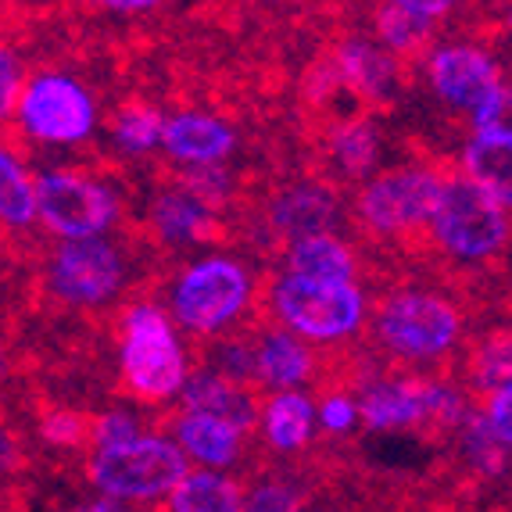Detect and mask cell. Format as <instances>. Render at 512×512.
<instances>
[{
    "mask_svg": "<svg viewBox=\"0 0 512 512\" xmlns=\"http://www.w3.org/2000/svg\"><path fill=\"white\" fill-rule=\"evenodd\" d=\"M387 4H398V8L412 11V15L430 18L434 26H441L444 18H452L462 8V0H387Z\"/></svg>",
    "mask_w": 512,
    "mask_h": 512,
    "instance_id": "cell-40",
    "label": "cell"
},
{
    "mask_svg": "<svg viewBox=\"0 0 512 512\" xmlns=\"http://www.w3.org/2000/svg\"><path fill=\"white\" fill-rule=\"evenodd\" d=\"M147 237L165 251H190L208 248L222 237V212L205 205L194 190H187L180 180L158 183L147 197L144 208Z\"/></svg>",
    "mask_w": 512,
    "mask_h": 512,
    "instance_id": "cell-12",
    "label": "cell"
},
{
    "mask_svg": "<svg viewBox=\"0 0 512 512\" xmlns=\"http://www.w3.org/2000/svg\"><path fill=\"white\" fill-rule=\"evenodd\" d=\"M11 126L40 151H83L101 129V104L90 83H83L76 72H26Z\"/></svg>",
    "mask_w": 512,
    "mask_h": 512,
    "instance_id": "cell-5",
    "label": "cell"
},
{
    "mask_svg": "<svg viewBox=\"0 0 512 512\" xmlns=\"http://www.w3.org/2000/svg\"><path fill=\"white\" fill-rule=\"evenodd\" d=\"M255 434L276 455H298L316 441V398L308 387H287V391H265L258 402Z\"/></svg>",
    "mask_w": 512,
    "mask_h": 512,
    "instance_id": "cell-19",
    "label": "cell"
},
{
    "mask_svg": "<svg viewBox=\"0 0 512 512\" xmlns=\"http://www.w3.org/2000/svg\"><path fill=\"white\" fill-rule=\"evenodd\" d=\"M359 402H355V391L348 387H330L316 398V430L333 441H344L359 430Z\"/></svg>",
    "mask_w": 512,
    "mask_h": 512,
    "instance_id": "cell-33",
    "label": "cell"
},
{
    "mask_svg": "<svg viewBox=\"0 0 512 512\" xmlns=\"http://www.w3.org/2000/svg\"><path fill=\"white\" fill-rule=\"evenodd\" d=\"M369 333L387 359L405 369H434L466 341V312L427 287H394L369 308Z\"/></svg>",
    "mask_w": 512,
    "mask_h": 512,
    "instance_id": "cell-3",
    "label": "cell"
},
{
    "mask_svg": "<svg viewBox=\"0 0 512 512\" xmlns=\"http://www.w3.org/2000/svg\"><path fill=\"white\" fill-rule=\"evenodd\" d=\"M423 233L448 262L484 269L509 248V205L459 172H444L441 194Z\"/></svg>",
    "mask_w": 512,
    "mask_h": 512,
    "instance_id": "cell-7",
    "label": "cell"
},
{
    "mask_svg": "<svg viewBox=\"0 0 512 512\" xmlns=\"http://www.w3.org/2000/svg\"><path fill=\"white\" fill-rule=\"evenodd\" d=\"M36 226V169L22 147L0 133V233H29Z\"/></svg>",
    "mask_w": 512,
    "mask_h": 512,
    "instance_id": "cell-24",
    "label": "cell"
},
{
    "mask_svg": "<svg viewBox=\"0 0 512 512\" xmlns=\"http://www.w3.org/2000/svg\"><path fill=\"white\" fill-rule=\"evenodd\" d=\"M176 180L187 190H194V194L201 197L205 205H212L215 212H226L240 194V180H237V172L230 169V162L190 165V169H180Z\"/></svg>",
    "mask_w": 512,
    "mask_h": 512,
    "instance_id": "cell-32",
    "label": "cell"
},
{
    "mask_svg": "<svg viewBox=\"0 0 512 512\" xmlns=\"http://www.w3.org/2000/svg\"><path fill=\"white\" fill-rule=\"evenodd\" d=\"M8 369H11V344H8V337L0 333V380L8 376Z\"/></svg>",
    "mask_w": 512,
    "mask_h": 512,
    "instance_id": "cell-43",
    "label": "cell"
},
{
    "mask_svg": "<svg viewBox=\"0 0 512 512\" xmlns=\"http://www.w3.org/2000/svg\"><path fill=\"white\" fill-rule=\"evenodd\" d=\"M187 466V455L169 437V430L151 427L129 441L86 448L83 477L94 495L111 498L122 509H144V505H162Z\"/></svg>",
    "mask_w": 512,
    "mask_h": 512,
    "instance_id": "cell-4",
    "label": "cell"
},
{
    "mask_svg": "<svg viewBox=\"0 0 512 512\" xmlns=\"http://www.w3.org/2000/svg\"><path fill=\"white\" fill-rule=\"evenodd\" d=\"M169 437L180 444L190 466H208V470H237L248 459V437L233 423L197 409H180L169 419Z\"/></svg>",
    "mask_w": 512,
    "mask_h": 512,
    "instance_id": "cell-18",
    "label": "cell"
},
{
    "mask_svg": "<svg viewBox=\"0 0 512 512\" xmlns=\"http://www.w3.org/2000/svg\"><path fill=\"white\" fill-rule=\"evenodd\" d=\"M423 58V79L437 104H444L455 115H466L473 101L484 90L505 83L498 54L477 40H434Z\"/></svg>",
    "mask_w": 512,
    "mask_h": 512,
    "instance_id": "cell-11",
    "label": "cell"
},
{
    "mask_svg": "<svg viewBox=\"0 0 512 512\" xmlns=\"http://www.w3.org/2000/svg\"><path fill=\"white\" fill-rule=\"evenodd\" d=\"M40 441L54 452H79L90 441V416L76 409H47L40 416Z\"/></svg>",
    "mask_w": 512,
    "mask_h": 512,
    "instance_id": "cell-35",
    "label": "cell"
},
{
    "mask_svg": "<svg viewBox=\"0 0 512 512\" xmlns=\"http://www.w3.org/2000/svg\"><path fill=\"white\" fill-rule=\"evenodd\" d=\"M444 169L430 162H405L394 169H376L359 183L355 222L376 240H409L427 230V219L441 194Z\"/></svg>",
    "mask_w": 512,
    "mask_h": 512,
    "instance_id": "cell-10",
    "label": "cell"
},
{
    "mask_svg": "<svg viewBox=\"0 0 512 512\" xmlns=\"http://www.w3.org/2000/svg\"><path fill=\"white\" fill-rule=\"evenodd\" d=\"M344 219V201L337 187L326 180H294L273 190L262 205L265 230L276 240H294L305 233L337 230Z\"/></svg>",
    "mask_w": 512,
    "mask_h": 512,
    "instance_id": "cell-15",
    "label": "cell"
},
{
    "mask_svg": "<svg viewBox=\"0 0 512 512\" xmlns=\"http://www.w3.org/2000/svg\"><path fill=\"white\" fill-rule=\"evenodd\" d=\"M470 387H462L452 376H430L423 380V427L437 434H455L462 419L470 416Z\"/></svg>",
    "mask_w": 512,
    "mask_h": 512,
    "instance_id": "cell-29",
    "label": "cell"
},
{
    "mask_svg": "<svg viewBox=\"0 0 512 512\" xmlns=\"http://www.w3.org/2000/svg\"><path fill=\"white\" fill-rule=\"evenodd\" d=\"M258 305V280L244 258L205 251L172 273L165 287V312L194 341L240 330Z\"/></svg>",
    "mask_w": 512,
    "mask_h": 512,
    "instance_id": "cell-2",
    "label": "cell"
},
{
    "mask_svg": "<svg viewBox=\"0 0 512 512\" xmlns=\"http://www.w3.org/2000/svg\"><path fill=\"white\" fill-rule=\"evenodd\" d=\"M283 273L323 283H351L362 280V255L351 240L337 237V230L305 233L283 240Z\"/></svg>",
    "mask_w": 512,
    "mask_h": 512,
    "instance_id": "cell-21",
    "label": "cell"
},
{
    "mask_svg": "<svg viewBox=\"0 0 512 512\" xmlns=\"http://www.w3.org/2000/svg\"><path fill=\"white\" fill-rule=\"evenodd\" d=\"M140 430H147L140 409H133V405H111V409L97 412V416L90 419V441H86V448H104V444L129 441V437H137Z\"/></svg>",
    "mask_w": 512,
    "mask_h": 512,
    "instance_id": "cell-36",
    "label": "cell"
},
{
    "mask_svg": "<svg viewBox=\"0 0 512 512\" xmlns=\"http://www.w3.org/2000/svg\"><path fill=\"white\" fill-rule=\"evenodd\" d=\"M126 219L119 183L90 165H47L36 172V226L51 240L101 237Z\"/></svg>",
    "mask_w": 512,
    "mask_h": 512,
    "instance_id": "cell-9",
    "label": "cell"
},
{
    "mask_svg": "<svg viewBox=\"0 0 512 512\" xmlns=\"http://www.w3.org/2000/svg\"><path fill=\"white\" fill-rule=\"evenodd\" d=\"M83 4L108 11V15H147V11L162 8L165 0H83Z\"/></svg>",
    "mask_w": 512,
    "mask_h": 512,
    "instance_id": "cell-41",
    "label": "cell"
},
{
    "mask_svg": "<svg viewBox=\"0 0 512 512\" xmlns=\"http://www.w3.org/2000/svg\"><path fill=\"white\" fill-rule=\"evenodd\" d=\"M8 265H11L8 244H4V237H0V280H4V273H8Z\"/></svg>",
    "mask_w": 512,
    "mask_h": 512,
    "instance_id": "cell-44",
    "label": "cell"
},
{
    "mask_svg": "<svg viewBox=\"0 0 512 512\" xmlns=\"http://www.w3.org/2000/svg\"><path fill=\"white\" fill-rule=\"evenodd\" d=\"M22 462V448H18V437L8 427H0V480H8Z\"/></svg>",
    "mask_w": 512,
    "mask_h": 512,
    "instance_id": "cell-42",
    "label": "cell"
},
{
    "mask_svg": "<svg viewBox=\"0 0 512 512\" xmlns=\"http://www.w3.org/2000/svg\"><path fill=\"white\" fill-rule=\"evenodd\" d=\"M455 437H459V459L477 477L495 480L509 470V441H502L495 430L487 427L484 419H480L477 405L470 409V416L462 419V427L455 430Z\"/></svg>",
    "mask_w": 512,
    "mask_h": 512,
    "instance_id": "cell-28",
    "label": "cell"
},
{
    "mask_svg": "<svg viewBox=\"0 0 512 512\" xmlns=\"http://www.w3.org/2000/svg\"><path fill=\"white\" fill-rule=\"evenodd\" d=\"M434 33L437 26L430 18L412 15V11L398 8V4H387V0L373 11V40L402 61L419 58L434 43Z\"/></svg>",
    "mask_w": 512,
    "mask_h": 512,
    "instance_id": "cell-27",
    "label": "cell"
},
{
    "mask_svg": "<svg viewBox=\"0 0 512 512\" xmlns=\"http://www.w3.org/2000/svg\"><path fill=\"white\" fill-rule=\"evenodd\" d=\"M265 305H269L273 323L298 333L312 348H344L366 330L373 301L362 280L323 283L294 273H276L265 291Z\"/></svg>",
    "mask_w": 512,
    "mask_h": 512,
    "instance_id": "cell-6",
    "label": "cell"
},
{
    "mask_svg": "<svg viewBox=\"0 0 512 512\" xmlns=\"http://www.w3.org/2000/svg\"><path fill=\"white\" fill-rule=\"evenodd\" d=\"M176 402H180V409L208 412V416H219L226 423H233L244 434H255L258 402L262 398H258V387L237 384V380L215 373L208 366H194Z\"/></svg>",
    "mask_w": 512,
    "mask_h": 512,
    "instance_id": "cell-20",
    "label": "cell"
},
{
    "mask_svg": "<svg viewBox=\"0 0 512 512\" xmlns=\"http://www.w3.org/2000/svg\"><path fill=\"white\" fill-rule=\"evenodd\" d=\"M323 154L337 180L362 183L384 165V133L369 115H348L326 129Z\"/></svg>",
    "mask_w": 512,
    "mask_h": 512,
    "instance_id": "cell-22",
    "label": "cell"
},
{
    "mask_svg": "<svg viewBox=\"0 0 512 512\" xmlns=\"http://www.w3.org/2000/svg\"><path fill=\"white\" fill-rule=\"evenodd\" d=\"M133 255L111 233L54 240L40 265L43 294L72 312H101L129 291Z\"/></svg>",
    "mask_w": 512,
    "mask_h": 512,
    "instance_id": "cell-8",
    "label": "cell"
},
{
    "mask_svg": "<svg viewBox=\"0 0 512 512\" xmlns=\"http://www.w3.org/2000/svg\"><path fill=\"white\" fill-rule=\"evenodd\" d=\"M240 151V129L219 111L180 108L162 122V154L176 169L230 162Z\"/></svg>",
    "mask_w": 512,
    "mask_h": 512,
    "instance_id": "cell-14",
    "label": "cell"
},
{
    "mask_svg": "<svg viewBox=\"0 0 512 512\" xmlns=\"http://www.w3.org/2000/svg\"><path fill=\"white\" fill-rule=\"evenodd\" d=\"M308 498V487L294 477H262L255 484H244V509L248 512H291L301 509Z\"/></svg>",
    "mask_w": 512,
    "mask_h": 512,
    "instance_id": "cell-34",
    "label": "cell"
},
{
    "mask_svg": "<svg viewBox=\"0 0 512 512\" xmlns=\"http://www.w3.org/2000/svg\"><path fill=\"white\" fill-rule=\"evenodd\" d=\"M119 380L129 398L140 405H172L187 384L194 355L187 333L172 323L162 301H129L119 316V341H115Z\"/></svg>",
    "mask_w": 512,
    "mask_h": 512,
    "instance_id": "cell-1",
    "label": "cell"
},
{
    "mask_svg": "<svg viewBox=\"0 0 512 512\" xmlns=\"http://www.w3.org/2000/svg\"><path fill=\"white\" fill-rule=\"evenodd\" d=\"M165 111L147 101H126L108 115V144L122 162H151L162 154Z\"/></svg>",
    "mask_w": 512,
    "mask_h": 512,
    "instance_id": "cell-26",
    "label": "cell"
},
{
    "mask_svg": "<svg viewBox=\"0 0 512 512\" xmlns=\"http://www.w3.org/2000/svg\"><path fill=\"white\" fill-rule=\"evenodd\" d=\"M330 61L344 83V94H351L362 104L387 108L405 90V61L394 58L373 36H344L333 47Z\"/></svg>",
    "mask_w": 512,
    "mask_h": 512,
    "instance_id": "cell-13",
    "label": "cell"
},
{
    "mask_svg": "<svg viewBox=\"0 0 512 512\" xmlns=\"http://www.w3.org/2000/svg\"><path fill=\"white\" fill-rule=\"evenodd\" d=\"M459 176L491 190L498 201L512 205V129L509 122L487 129H470L459 151Z\"/></svg>",
    "mask_w": 512,
    "mask_h": 512,
    "instance_id": "cell-23",
    "label": "cell"
},
{
    "mask_svg": "<svg viewBox=\"0 0 512 512\" xmlns=\"http://www.w3.org/2000/svg\"><path fill=\"white\" fill-rule=\"evenodd\" d=\"M512 380V351L505 333H487L466 359V387L470 394H487Z\"/></svg>",
    "mask_w": 512,
    "mask_h": 512,
    "instance_id": "cell-30",
    "label": "cell"
},
{
    "mask_svg": "<svg viewBox=\"0 0 512 512\" xmlns=\"http://www.w3.org/2000/svg\"><path fill=\"white\" fill-rule=\"evenodd\" d=\"M255 337V387L258 391H287L312 387L319 380V348L301 341L280 323H265L251 330Z\"/></svg>",
    "mask_w": 512,
    "mask_h": 512,
    "instance_id": "cell-16",
    "label": "cell"
},
{
    "mask_svg": "<svg viewBox=\"0 0 512 512\" xmlns=\"http://www.w3.org/2000/svg\"><path fill=\"white\" fill-rule=\"evenodd\" d=\"M355 402L359 423L369 434H405L423 427V380L412 369L366 380Z\"/></svg>",
    "mask_w": 512,
    "mask_h": 512,
    "instance_id": "cell-17",
    "label": "cell"
},
{
    "mask_svg": "<svg viewBox=\"0 0 512 512\" xmlns=\"http://www.w3.org/2000/svg\"><path fill=\"white\" fill-rule=\"evenodd\" d=\"M341 94H344V83H341V76H337V69H333L330 58L316 61V65L308 69L305 83H301V97H305V101L312 104L316 111L330 108V104L337 101Z\"/></svg>",
    "mask_w": 512,
    "mask_h": 512,
    "instance_id": "cell-38",
    "label": "cell"
},
{
    "mask_svg": "<svg viewBox=\"0 0 512 512\" xmlns=\"http://www.w3.org/2000/svg\"><path fill=\"white\" fill-rule=\"evenodd\" d=\"M169 512H240L244 509V484L233 470H208V466H187L176 487L165 498Z\"/></svg>",
    "mask_w": 512,
    "mask_h": 512,
    "instance_id": "cell-25",
    "label": "cell"
},
{
    "mask_svg": "<svg viewBox=\"0 0 512 512\" xmlns=\"http://www.w3.org/2000/svg\"><path fill=\"white\" fill-rule=\"evenodd\" d=\"M22 83H26V61H22L15 43L0 36V129L11 126Z\"/></svg>",
    "mask_w": 512,
    "mask_h": 512,
    "instance_id": "cell-37",
    "label": "cell"
},
{
    "mask_svg": "<svg viewBox=\"0 0 512 512\" xmlns=\"http://www.w3.org/2000/svg\"><path fill=\"white\" fill-rule=\"evenodd\" d=\"M466 122H470V129H487V126L509 122V83H498V86H491V90H484V94L466 108Z\"/></svg>",
    "mask_w": 512,
    "mask_h": 512,
    "instance_id": "cell-39",
    "label": "cell"
},
{
    "mask_svg": "<svg viewBox=\"0 0 512 512\" xmlns=\"http://www.w3.org/2000/svg\"><path fill=\"white\" fill-rule=\"evenodd\" d=\"M205 355H201V366L215 369V373L230 376L237 384L255 387V337L244 330L219 333L212 341H205Z\"/></svg>",
    "mask_w": 512,
    "mask_h": 512,
    "instance_id": "cell-31",
    "label": "cell"
}]
</instances>
